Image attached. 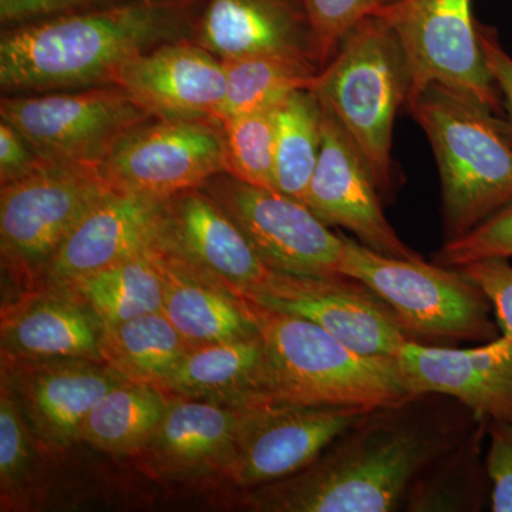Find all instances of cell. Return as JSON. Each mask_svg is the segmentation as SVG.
I'll return each instance as SVG.
<instances>
[{
    "label": "cell",
    "mask_w": 512,
    "mask_h": 512,
    "mask_svg": "<svg viewBox=\"0 0 512 512\" xmlns=\"http://www.w3.org/2000/svg\"><path fill=\"white\" fill-rule=\"evenodd\" d=\"M365 410L295 404L248 409L222 485L241 494L293 476L315 461Z\"/></svg>",
    "instance_id": "obj_13"
},
{
    "label": "cell",
    "mask_w": 512,
    "mask_h": 512,
    "mask_svg": "<svg viewBox=\"0 0 512 512\" xmlns=\"http://www.w3.org/2000/svg\"><path fill=\"white\" fill-rule=\"evenodd\" d=\"M274 109L224 116L221 123L227 141L228 174L255 187L278 191Z\"/></svg>",
    "instance_id": "obj_32"
},
{
    "label": "cell",
    "mask_w": 512,
    "mask_h": 512,
    "mask_svg": "<svg viewBox=\"0 0 512 512\" xmlns=\"http://www.w3.org/2000/svg\"><path fill=\"white\" fill-rule=\"evenodd\" d=\"M113 191L100 165L92 164H46L2 185L0 252L9 281L22 293L36 291L63 242Z\"/></svg>",
    "instance_id": "obj_7"
},
{
    "label": "cell",
    "mask_w": 512,
    "mask_h": 512,
    "mask_svg": "<svg viewBox=\"0 0 512 512\" xmlns=\"http://www.w3.org/2000/svg\"><path fill=\"white\" fill-rule=\"evenodd\" d=\"M491 258H512V204L481 222L464 237L444 242L433 256L434 264L461 268Z\"/></svg>",
    "instance_id": "obj_34"
},
{
    "label": "cell",
    "mask_w": 512,
    "mask_h": 512,
    "mask_svg": "<svg viewBox=\"0 0 512 512\" xmlns=\"http://www.w3.org/2000/svg\"><path fill=\"white\" fill-rule=\"evenodd\" d=\"M55 289L77 296L104 326L163 311V281L148 255L117 262Z\"/></svg>",
    "instance_id": "obj_28"
},
{
    "label": "cell",
    "mask_w": 512,
    "mask_h": 512,
    "mask_svg": "<svg viewBox=\"0 0 512 512\" xmlns=\"http://www.w3.org/2000/svg\"><path fill=\"white\" fill-rule=\"evenodd\" d=\"M224 116L271 110L298 90L315 86L318 64L298 57L255 55L225 60Z\"/></svg>",
    "instance_id": "obj_30"
},
{
    "label": "cell",
    "mask_w": 512,
    "mask_h": 512,
    "mask_svg": "<svg viewBox=\"0 0 512 512\" xmlns=\"http://www.w3.org/2000/svg\"><path fill=\"white\" fill-rule=\"evenodd\" d=\"M104 323L73 293L40 288L3 303L2 360H101Z\"/></svg>",
    "instance_id": "obj_22"
},
{
    "label": "cell",
    "mask_w": 512,
    "mask_h": 512,
    "mask_svg": "<svg viewBox=\"0 0 512 512\" xmlns=\"http://www.w3.org/2000/svg\"><path fill=\"white\" fill-rule=\"evenodd\" d=\"M192 40L222 62L281 55L320 67L303 0H201Z\"/></svg>",
    "instance_id": "obj_21"
},
{
    "label": "cell",
    "mask_w": 512,
    "mask_h": 512,
    "mask_svg": "<svg viewBox=\"0 0 512 512\" xmlns=\"http://www.w3.org/2000/svg\"><path fill=\"white\" fill-rule=\"evenodd\" d=\"M37 443L15 394L5 380L0 383V498L2 511L29 510L45 493L40 477Z\"/></svg>",
    "instance_id": "obj_31"
},
{
    "label": "cell",
    "mask_w": 512,
    "mask_h": 512,
    "mask_svg": "<svg viewBox=\"0 0 512 512\" xmlns=\"http://www.w3.org/2000/svg\"><path fill=\"white\" fill-rule=\"evenodd\" d=\"M168 396L150 383L126 380L104 394L87 414L79 443L116 457H133L156 431Z\"/></svg>",
    "instance_id": "obj_25"
},
{
    "label": "cell",
    "mask_w": 512,
    "mask_h": 512,
    "mask_svg": "<svg viewBox=\"0 0 512 512\" xmlns=\"http://www.w3.org/2000/svg\"><path fill=\"white\" fill-rule=\"evenodd\" d=\"M461 272L480 286L493 308L501 335L512 339V265L510 259L491 258L461 266Z\"/></svg>",
    "instance_id": "obj_35"
},
{
    "label": "cell",
    "mask_w": 512,
    "mask_h": 512,
    "mask_svg": "<svg viewBox=\"0 0 512 512\" xmlns=\"http://www.w3.org/2000/svg\"><path fill=\"white\" fill-rule=\"evenodd\" d=\"M188 346L187 340L160 311L106 326L101 356L127 380L160 387Z\"/></svg>",
    "instance_id": "obj_26"
},
{
    "label": "cell",
    "mask_w": 512,
    "mask_h": 512,
    "mask_svg": "<svg viewBox=\"0 0 512 512\" xmlns=\"http://www.w3.org/2000/svg\"><path fill=\"white\" fill-rule=\"evenodd\" d=\"M377 15L396 33L410 72L406 106L430 86H441L504 117L488 69L471 0H396Z\"/></svg>",
    "instance_id": "obj_8"
},
{
    "label": "cell",
    "mask_w": 512,
    "mask_h": 512,
    "mask_svg": "<svg viewBox=\"0 0 512 512\" xmlns=\"http://www.w3.org/2000/svg\"><path fill=\"white\" fill-rule=\"evenodd\" d=\"M247 412L168 396L156 431L131 458L143 473L163 483L222 487Z\"/></svg>",
    "instance_id": "obj_15"
},
{
    "label": "cell",
    "mask_w": 512,
    "mask_h": 512,
    "mask_svg": "<svg viewBox=\"0 0 512 512\" xmlns=\"http://www.w3.org/2000/svg\"><path fill=\"white\" fill-rule=\"evenodd\" d=\"M154 117L119 86L2 94L0 120L50 164L100 165L138 124Z\"/></svg>",
    "instance_id": "obj_9"
},
{
    "label": "cell",
    "mask_w": 512,
    "mask_h": 512,
    "mask_svg": "<svg viewBox=\"0 0 512 512\" xmlns=\"http://www.w3.org/2000/svg\"><path fill=\"white\" fill-rule=\"evenodd\" d=\"M396 0H303L320 67L333 59L343 40L363 20L382 12Z\"/></svg>",
    "instance_id": "obj_33"
},
{
    "label": "cell",
    "mask_w": 512,
    "mask_h": 512,
    "mask_svg": "<svg viewBox=\"0 0 512 512\" xmlns=\"http://www.w3.org/2000/svg\"><path fill=\"white\" fill-rule=\"evenodd\" d=\"M156 245L232 292H259L274 272L256 255L227 212L202 188L164 198Z\"/></svg>",
    "instance_id": "obj_18"
},
{
    "label": "cell",
    "mask_w": 512,
    "mask_h": 512,
    "mask_svg": "<svg viewBox=\"0 0 512 512\" xmlns=\"http://www.w3.org/2000/svg\"><path fill=\"white\" fill-rule=\"evenodd\" d=\"M407 109L439 167L446 242L512 204V140L503 117L441 86L424 90Z\"/></svg>",
    "instance_id": "obj_3"
},
{
    "label": "cell",
    "mask_w": 512,
    "mask_h": 512,
    "mask_svg": "<svg viewBox=\"0 0 512 512\" xmlns=\"http://www.w3.org/2000/svg\"><path fill=\"white\" fill-rule=\"evenodd\" d=\"M322 109V147L305 204L320 221L346 229L379 254L421 258L384 215L382 194L355 144L323 104Z\"/></svg>",
    "instance_id": "obj_16"
},
{
    "label": "cell",
    "mask_w": 512,
    "mask_h": 512,
    "mask_svg": "<svg viewBox=\"0 0 512 512\" xmlns=\"http://www.w3.org/2000/svg\"><path fill=\"white\" fill-rule=\"evenodd\" d=\"M117 191L164 200L228 173L221 120L161 119L138 124L100 164Z\"/></svg>",
    "instance_id": "obj_11"
},
{
    "label": "cell",
    "mask_w": 512,
    "mask_h": 512,
    "mask_svg": "<svg viewBox=\"0 0 512 512\" xmlns=\"http://www.w3.org/2000/svg\"><path fill=\"white\" fill-rule=\"evenodd\" d=\"M163 200L114 190L74 228L39 288H62L107 266L147 255L157 244Z\"/></svg>",
    "instance_id": "obj_20"
},
{
    "label": "cell",
    "mask_w": 512,
    "mask_h": 512,
    "mask_svg": "<svg viewBox=\"0 0 512 512\" xmlns=\"http://www.w3.org/2000/svg\"><path fill=\"white\" fill-rule=\"evenodd\" d=\"M478 37L490 73L504 104V126L512 140V57L505 52L494 29L478 23Z\"/></svg>",
    "instance_id": "obj_39"
},
{
    "label": "cell",
    "mask_w": 512,
    "mask_h": 512,
    "mask_svg": "<svg viewBox=\"0 0 512 512\" xmlns=\"http://www.w3.org/2000/svg\"><path fill=\"white\" fill-rule=\"evenodd\" d=\"M453 397L409 394L360 414L308 467L239 495L256 512L403 511L413 485L476 430Z\"/></svg>",
    "instance_id": "obj_1"
},
{
    "label": "cell",
    "mask_w": 512,
    "mask_h": 512,
    "mask_svg": "<svg viewBox=\"0 0 512 512\" xmlns=\"http://www.w3.org/2000/svg\"><path fill=\"white\" fill-rule=\"evenodd\" d=\"M274 114L276 190L305 204L322 147V103L312 89L298 90Z\"/></svg>",
    "instance_id": "obj_29"
},
{
    "label": "cell",
    "mask_w": 512,
    "mask_h": 512,
    "mask_svg": "<svg viewBox=\"0 0 512 512\" xmlns=\"http://www.w3.org/2000/svg\"><path fill=\"white\" fill-rule=\"evenodd\" d=\"M9 384L37 443L50 456H62L73 444L87 414L126 377L101 360H2Z\"/></svg>",
    "instance_id": "obj_14"
},
{
    "label": "cell",
    "mask_w": 512,
    "mask_h": 512,
    "mask_svg": "<svg viewBox=\"0 0 512 512\" xmlns=\"http://www.w3.org/2000/svg\"><path fill=\"white\" fill-rule=\"evenodd\" d=\"M201 0H144L64 13L0 33L2 94L111 86L134 59L194 37Z\"/></svg>",
    "instance_id": "obj_2"
},
{
    "label": "cell",
    "mask_w": 512,
    "mask_h": 512,
    "mask_svg": "<svg viewBox=\"0 0 512 512\" xmlns=\"http://www.w3.org/2000/svg\"><path fill=\"white\" fill-rule=\"evenodd\" d=\"M397 369L410 394L439 393L478 419L512 423V339L501 335L474 348L404 343Z\"/></svg>",
    "instance_id": "obj_17"
},
{
    "label": "cell",
    "mask_w": 512,
    "mask_h": 512,
    "mask_svg": "<svg viewBox=\"0 0 512 512\" xmlns=\"http://www.w3.org/2000/svg\"><path fill=\"white\" fill-rule=\"evenodd\" d=\"M114 86L126 90L154 117L221 120L227 74L221 59L185 39L126 64Z\"/></svg>",
    "instance_id": "obj_19"
},
{
    "label": "cell",
    "mask_w": 512,
    "mask_h": 512,
    "mask_svg": "<svg viewBox=\"0 0 512 512\" xmlns=\"http://www.w3.org/2000/svg\"><path fill=\"white\" fill-rule=\"evenodd\" d=\"M339 274L372 289L414 342L456 346L501 336L487 296L460 269L379 254L345 237Z\"/></svg>",
    "instance_id": "obj_6"
},
{
    "label": "cell",
    "mask_w": 512,
    "mask_h": 512,
    "mask_svg": "<svg viewBox=\"0 0 512 512\" xmlns=\"http://www.w3.org/2000/svg\"><path fill=\"white\" fill-rule=\"evenodd\" d=\"M158 389L168 396L232 409L276 404L268 352L259 333L251 338L188 346Z\"/></svg>",
    "instance_id": "obj_23"
},
{
    "label": "cell",
    "mask_w": 512,
    "mask_h": 512,
    "mask_svg": "<svg viewBox=\"0 0 512 512\" xmlns=\"http://www.w3.org/2000/svg\"><path fill=\"white\" fill-rule=\"evenodd\" d=\"M137 2L144 0H0V25L2 29L12 28L64 13L114 8Z\"/></svg>",
    "instance_id": "obj_37"
},
{
    "label": "cell",
    "mask_w": 512,
    "mask_h": 512,
    "mask_svg": "<svg viewBox=\"0 0 512 512\" xmlns=\"http://www.w3.org/2000/svg\"><path fill=\"white\" fill-rule=\"evenodd\" d=\"M487 424L481 421L463 443L441 457L413 485L403 511H481L490 500L481 450Z\"/></svg>",
    "instance_id": "obj_27"
},
{
    "label": "cell",
    "mask_w": 512,
    "mask_h": 512,
    "mask_svg": "<svg viewBox=\"0 0 512 512\" xmlns=\"http://www.w3.org/2000/svg\"><path fill=\"white\" fill-rule=\"evenodd\" d=\"M311 320L362 355L396 359L409 342L396 313L362 282L346 276L272 272L256 293L234 292Z\"/></svg>",
    "instance_id": "obj_12"
},
{
    "label": "cell",
    "mask_w": 512,
    "mask_h": 512,
    "mask_svg": "<svg viewBox=\"0 0 512 512\" xmlns=\"http://www.w3.org/2000/svg\"><path fill=\"white\" fill-rule=\"evenodd\" d=\"M201 188L227 212L272 271L342 276L339 264L345 237L330 231L302 201L228 173L214 175Z\"/></svg>",
    "instance_id": "obj_10"
},
{
    "label": "cell",
    "mask_w": 512,
    "mask_h": 512,
    "mask_svg": "<svg viewBox=\"0 0 512 512\" xmlns=\"http://www.w3.org/2000/svg\"><path fill=\"white\" fill-rule=\"evenodd\" d=\"M235 295L264 340L276 404L372 409L409 396L396 359L362 355L311 320Z\"/></svg>",
    "instance_id": "obj_4"
},
{
    "label": "cell",
    "mask_w": 512,
    "mask_h": 512,
    "mask_svg": "<svg viewBox=\"0 0 512 512\" xmlns=\"http://www.w3.org/2000/svg\"><path fill=\"white\" fill-rule=\"evenodd\" d=\"M46 164L50 163L37 156L15 127L0 120V187L23 180Z\"/></svg>",
    "instance_id": "obj_38"
},
{
    "label": "cell",
    "mask_w": 512,
    "mask_h": 512,
    "mask_svg": "<svg viewBox=\"0 0 512 512\" xmlns=\"http://www.w3.org/2000/svg\"><path fill=\"white\" fill-rule=\"evenodd\" d=\"M485 424L490 440L484 461L491 484V511L512 512V423L485 421Z\"/></svg>",
    "instance_id": "obj_36"
},
{
    "label": "cell",
    "mask_w": 512,
    "mask_h": 512,
    "mask_svg": "<svg viewBox=\"0 0 512 512\" xmlns=\"http://www.w3.org/2000/svg\"><path fill=\"white\" fill-rule=\"evenodd\" d=\"M147 255L163 281V313L188 345L251 338L258 333L241 298L220 281L158 245Z\"/></svg>",
    "instance_id": "obj_24"
},
{
    "label": "cell",
    "mask_w": 512,
    "mask_h": 512,
    "mask_svg": "<svg viewBox=\"0 0 512 512\" xmlns=\"http://www.w3.org/2000/svg\"><path fill=\"white\" fill-rule=\"evenodd\" d=\"M312 90L355 144L380 194L389 191L394 121L409 97L410 72L386 19L375 15L360 22Z\"/></svg>",
    "instance_id": "obj_5"
}]
</instances>
